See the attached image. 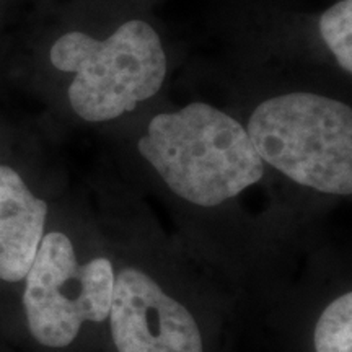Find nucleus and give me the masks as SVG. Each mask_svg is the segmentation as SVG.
Returning a JSON list of instances; mask_svg holds the SVG:
<instances>
[{"instance_id":"6e6552de","label":"nucleus","mask_w":352,"mask_h":352,"mask_svg":"<svg viewBox=\"0 0 352 352\" xmlns=\"http://www.w3.org/2000/svg\"><path fill=\"white\" fill-rule=\"evenodd\" d=\"M320 33L328 50L347 74L352 72V0H340L320 19Z\"/></svg>"},{"instance_id":"423d86ee","label":"nucleus","mask_w":352,"mask_h":352,"mask_svg":"<svg viewBox=\"0 0 352 352\" xmlns=\"http://www.w3.org/2000/svg\"><path fill=\"white\" fill-rule=\"evenodd\" d=\"M47 204L30 191L21 176L0 165V279H25L44 236Z\"/></svg>"},{"instance_id":"39448f33","label":"nucleus","mask_w":352,"mask_h":352,"mask_svg":"<svg viewBox=\"0 0 352 352\" xmlns=\"http://www.w3.org/2000/svg\"><path fill=\"white\" fill-rule=\"evenodd\" d=\"M108 316L118 352H202L192 315L135 267L114 276Z\"/></svg>"},{"instance_id":"f03ea898","label":"nucleus","mask_w":352,"mask_h":352,"mask_svg":"<svg viewBox=\"0 0 352 352\" xmlns=\"http://www.w3.org/2000/svg\"><path fill=\"white\" fill-rule=\"evenodd\" d=\"M259 158L302 186L352 192V111L328 96L294 91L263 101L246 127Z\"/></svg>"},{"instance_id":"20e7f679","label":"nucleus","mask_w":352,"mask_h":352,"mask_svg":"<svg viewBox=\"0 0 352 352\" xmlns=\"http://www.w3.org/2000/svg\"><path fill=\"white\" fill-rule=\"evenodd\" d=\"M25 279L28 327L43 346H69L85 321L108 318L114 289L111 261L95 258L80 264L64 233L43 236Z\"/></svg>"},{"instance_id":"0eeeda50","label":"nucleus","mask_w":352,"mask_h":352,"mask_svg":"<svg viewBox=\"0 0 352 352\" xmlns=\"http://www.w3.org/2000/svg\"><path fill=\"white\" fill-rule=\"evenodd\" d=\"M316 352H352V294L333 300L315 329Z\"/></svg>"},{"instance_id":"f257e3e1","label":"nucleus","mask_w":352,"mask_h":352,"mask_svg":"<svg viewBox=\"0 0 352 352\" xmlns=\"http://www.w3.org/2000/svg\"><path fill=\"white\" fill-rule=\"evenodd\" d=\"M138 148L176 196L215 208L264 175L248 132L208 103H189L148 122Z\"/></svg>"},{"instance_id":"7ed1b4c3","label":"nucleus","mask_w":352,"mask_h":352,"mask_svg":"<svg viewBox=\"0 0 352 352\" xmlns=\"http://www.w3.org/2000/svg\"><path fill=\"white\" fill-rule=\"evenodd\" d=\"M51 64L76 74L69 87L70 107L82 120L111 121L134 111L160 91L166 56L158 33L142 20H131L107 39L70 32L52 44Z\"/></svg>"}]
</instances>
